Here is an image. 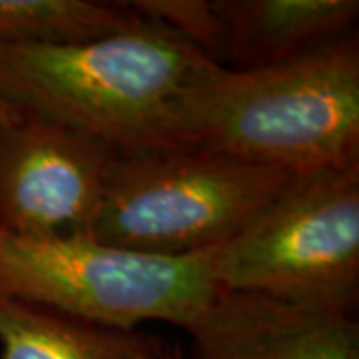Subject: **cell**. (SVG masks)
Segmentation results:
<instances>
[{
  "label": "cell",
  "mask_w": 359,
  "mask_h": 359,
  "mask_svg": "<svg viewBox=\"0 0 359 359\" xmlns=\"http://www.w3.org/2000/svg\"><path fill=\"white\" fill-rule=\"evenodd\" d=\"M222 292L349 311L359 290V166L297 178L226 244L208 250Z\"/></svg>",
  "instance_id": "cell-5"
},
{
  "label": "cell",
  "mask_w": 359,
  "mask_h": 359,
  "mask_svg": "<svg viewBox=\"0 0 359 359\" xmlns=\"http://www.w3.org/2000/svg\"><path fill=\"white\" fill-rule=\"evenodd\" d=\"M126 6L144 20L174 30L214 65L224 66L226 28L214 0H132Z\"/></svg>",
  "instance_id": "cell-11"
},
{
  "label": "cell",
  "mask_w": 359,
  "mask_h": 359,
  "mask_svg": "<svg viewBox=\"0 0 359 359\" xmlns=\"http://www.w3.org/2000/svg\"><path fill=\"white\" fill-rule=\"evenodd\" d=\"M146 20L126 2L0 0V42L62 46L134 32Z\"/></svg>",
  "instance_id": "cell-10"
},
{
  "label": "cell",
  "mask_w": 359,
  "mask_h": 359,
  "mask_svg": "<svg viewBox=\"0 0 359 359\" xmlns=\"http://www.w3.org/2000/svg\"><path fill=\"white\" fill-rule=\"evenodd\" d=\"M172 138L295 176L359 166L358 39L266 68L208 65L174 102Z\"/></svg>",
  "instance_id": "cell-1"
},
{
  "label": "cell",
  "mask_w": 359,
  "mask_h": 359,
  "mask_svg": "<svg viewBox=\"0 0 359 359\" xmlns=\"http://www.w3.org/2000/svg\"><path fill=\"white\" fill-rule=\"evenodd\" d=\"M196 359H359L349 311L219 292L188 332Z\"/></svg>",
  "instance_id": "cell-7"
},
{
  "label": "cell",
  "mask_w": 359,
  "mask_h": 359,
  "mask_svg": "<svg viewBox=\"0 0 359 359\" xmlns=\"http://www.w3.org/2000/svg\"><path fill=\"white\" fill-rule=\"evenodd\" d=\"M0 359H170L162 339L0 294Z\"/></svg>",
  "instance_id": "cell-9"
},
{
  "label": "cell",
  "mask_w": 359,
  "mask_h": 359,
  "mask_svg": "<svg viewBox=\"0 0 359 359\" xmlns=\"http://www.w3.org/2000/svg\"><path fill=\"white\" fill-rule=\"evenodd\" d=\"M170 359H182V355H180V351H176V353H172V355H170Z\"/></svg>",
  "instance_id": "cell-13"
},
{
  "label": "cell",
  "mask_w": 359,
  "mask_h": 359,
  "mask_svg": "<svg viewBox=\"0 0 359 359\" xmlns=\"http://www.w3.org/2000/svg\"><path fill=\"white\" fill-rule=\"evenodd\" d=\"M18 112H20L18 106H14V104H11L8 100H4V98L0 96V128H2L6 122H11Z\"/></svg>",
  "instance_id": "cell-12"
},
{
  "label": "cell",
  "mask_w": 359,
  "mask_h": 359,
  "mask_svg": "<svg viewBox=\"0 0 359 359\" xmlns=\"http://www.w3.org/2000/svg\"><path fill=\"white\" fill-rule=\"evenodd\" d=\"M219 292L208 252L148 256L88 236L28 238L0 228V294L70 318L124 332L168 321L190 332Z\"/></svg>",
  "instance_id": "cell-4"
},
{
  "label": "cell",
  "mask_w": 359,
  "mask_h": 359,
  "mask_svg": "<svg viewBox=\"0 0 359 359\" xmlns=\"http://www.w3.org/2000/svg\"><path fill=\"white\" fill-rule=\"evenodd\" d=\"M214 65L166 26L62 46L0 42V96L118 152L176 148L172 108Z\"/></svg>",
  "instance_id": "cell-2"
},
{
  "label": "cell",
  "mask_w": 359,
  "mask_h": 359,
  "mask_svg": "<svg viewBox=\"0 0 359 359\" xmlns=\"http://www.w3.org/2000/svg\"><path fill=\"white\" fill-rule=\"evenodd\" d=\"M226 28L224 68L290 62L349 34L358 0H214Z\"/></svg>",
  "instance_id": "cell-8"
},
{
  "label": "cell",
  "mask_w": 359,
  "mask_h": 359,
  "mask_svg": "<svg viewBox=\"0 0 359 359\" xmlns=\"http://www.w3.org/2000/svg\"><path fill=\"white\" fill-rule=\"evenodd\" d=\"M295 178L198 148L118 152L84 236L148 256L202 254L238 236Z\"/></svg>",
  "instance_id": "cell-3"
},
{
  "label": "cell",
  "mask_w": 359,
  "mask_h": 359,
  "mask_svg": "<svg viewBox=\"0 0 359 359\" xmlns=\"http://www.w3.org/2000/svg\"><path fill=\"white\" fill-rule=\"evenodd\" d=\"M118 150L20 110L0 128V228L16 236H84Z\"/></svg>",
  "instance_id": "cell-6"
}]
</instances>
